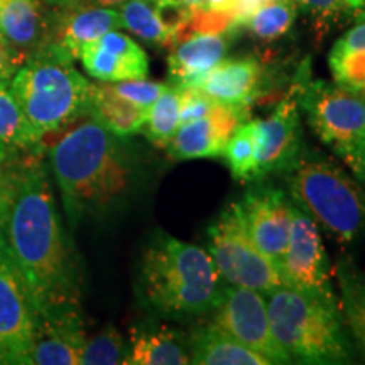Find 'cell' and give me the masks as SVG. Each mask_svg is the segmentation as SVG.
Instances as JSON below:
<instances>
[{
    "label": "cell",
    "instance_id": "cell-20",
    "mask_svg": "<svg viewBox=\"0 0 365 365\" xmlns=\"http://www.w3.org/2000/svg\"><path fill=\"white\" fill-rule=\"evenodd\" d=\"M86 341L81 309L38 318L29 365H78Z\"/></svg>",
    "mask_w": 365,
    "mask_h": 365
},
{
    "label": "cell",
    "instance_id": "cell-29",
    "mask_svg": "<svg viewBox=\"0 0 365 365\" xmlns=\"http://www.w3.org/2000/svg\"><path fill=\"white\" fill-rule=\"evenodd\" d=\"M180 108H181V90L180 86L168 83V88L161 97L150 107L148 120L143 127L145 139L158 148L166 149L168 144L180 129Z\"/></svg>",
    "mask_w": 365,
    "mask_h": 365
},
{
    "label": "cell",
    "instance_id": "cell-15",
    "mask_svg": "<svg viewBox=\"0 0 365 365\" xmlns=\"http://www.w3.org/2000/svg\"><path fill=\"white\" fill-rule=\"evenodd\" d=\"M120 27V14L113 7L86 2L54 7L51 41L44 49L75 61L80 58L83 46L102 38L108 31H117Z\"/></svg>",
    "mask_w": 365,
    "mask_h": 365
},
{
    "label": "cell",
    "instance_id": "cell-10",
    "mask_svg": "<svg viewBox=\"0 0 365 365\" xmlns=\"http://www.w3.org/2000/svg\"><path fill=\"white\" fill-rule=\"evenodd\" d=\"M212 313V325L234 336L240 344L262 354L271 364L291 362L282 346L274 339L267 317V301L262 293L227 284L220 286Z\"/></svg>",
    "mask_w": 365,
    "mask_h": 365
},
{
    "label": "cell",
    "instance_id": "cell-1",
    "mask_svg": "<svg viewBox=\"0 0 365 365\" xmlns=\"http://www.w3.org/2000/svg\"><path fill=\"white\" fill-rule=\"evenodd\" d=\"M4 237L38 318L81 309V267L38 154L22 163Z\"/></svg>",
    "mask_w": 365,
    "mask_h": 365
},
{
    "label": "cell",
    "instance_id": "cell-40",
    "mask_svg": "<svg viewBox=\"0 0 365 365\" xmlns=\"http://www.w3.org/2000/svg\"><path fill=\"white\" fill-rule=\"evenodd\" d=\"M16 153H17L16 149L9 148L7 144L0 143V168H4L6 164L11 163L12 159H16V158H14V154H16Z\"/></svg>",
    "mask_w": 365,
    "mask_h": 365
},
{
    "label": "cell",
    "instance_id": "cell-24",
    "mask_svg": "<svg viewBox=\"0 0 365 365\" xmlns=\"http://www.w3.org/2000/svg\"><path fill=\"white\" fill-rule=\"evenodd\" d=\"M328 66L336 85L365 100V16L335 41Z\"/></svg>",
    "mask_w": 365,
    "mask_h": 365
},
{
    "label": "cell",
    "instance_id": "cell-41",
    "mask_svg": "<svg viewBox=\"0 0 365 365\" xmlns=\"http://www.w3.org/2000/svg\"><path fill=\"white\" fill-rule=\"evenodd\" d=\"M86 4H93V6H102V7H118L127 0H83Z\"/></svg>",
    "mask_w": 365,
    "mask_h": 365
},
{
    "label": "cell",
    "instance_id": "cell-32",
    "mask_svg": "<svg viewBox=\"0 0 365 365\" xmlns=\"http://www.w3.org/2000/svg\"><path fill=\"white\" fill-rule=\"evenodd\" d=\"M130 346L113 325H107L91 339H86L80 355L81 365L125 364Z\"/></svg>",
    "mask_w": 365,
    "mask_h": 365
},
{
    "label": "cell",
    "instance_id": "cell-30",
    "mask_svg": "<svg viewBox=\"0 0 365 365\" xmlns=\"http://www.w3.org/2000/svg\"><path fill=\"white\" fill-rule=\"evenodd\" d=\"M296 4L312 17L318 36H325L333 27L365 16V0H296Z\"/></svg>",
    "mask_w": 365,
    "mask_h": 365
},
{
    "label": "cell",
    "instance_id": "cell-14",
    "mask_svg": "<svg viewBox=\"0 0 365 365\" xmlns=\"http://www.w3.org/2000/svg\"><path fill=\"white\" fill-rule=\"evenodd\" d=\"M247 115L249 108L215 103L205 117L180 125L168 144V154L175 161L222 158L230 135L247 120Z\"/></svg>",
    "mask_w": 365,
    "mask_h": 365
},
{
    "label": "cell",
    "instance_id": "cell-35",
    "mask_svg": "<svg viewBox=\"0 0 365 365\" xmlns=\"http://www.w3.org/2000/svg\"><path fill=\"white\" fill-rule=\"evenodd\" d=\"M181 90V108L180 125L202 118L215 107V102L205 95L200 88H180Z\"/></svg>",
    "mask_w": 365,
    "mask_h": 365
},
{
    "label": "cell",
    "instance_id": "cell-43",
    "mask_svg": "<svg viewBox=\"0 0 365 365\" xmlns=\"http://www.w3.org/2000/svg\"><path fill=\"white\" fill-rule=\"evenodd\" d=\"M43 2H46L51 7H66V6H73V4L83 2V0H43Z\"/></svg>",
    "mask_w": 365,
    "mask_h": 365
},
{
    "label": "cell",
    "instance_id": "cell-28",
    "mask_svg": "<svg viewBox=\"0 0 365 365\" xmlns=\"http://www.w3.org/2000/svg\"><path fill=\"white\" fill-rule=\"evenodd\" d=\"M298 11L296 0H272L250 14L242 27H245L249 34L261 43H274L289 33L298 17Z\"/></svg>",
    "mask_w": 365,
    "mask_h": 365
},
{
    "label": "cell",
    "instance_id": "cell-12",
    "mask_svg": "<svg viewBox=\"0 0 365 365\" xmlns=\"http://www.w3.org/2000/svg\"><path fill=\"white\" fill-rule=\"evenodd\" d=\"M240 225L254 245L279 267L293 225V202L274 186H255L232 203Z\"/></svg>",
    "mask_w": 365,
    "mask_h": 365
},
{
    "label": "cell",
    "instance_id": "cell-4",
    "mask_svg": "<svg viewBox=\"0 0 365 365\" xmlns=\"http://www.w3.org/2000/svg\"><path fill=\"white\" fill-rule=\"evenodd\" d=\"M266 296L271 331L291 362H352L354 349L345 333L340 304L289 286Z\"/></svg>",
    "mask_w": 365,
    "mask_h": 365
},
{
    "label": "cell",
    "instance_id": "cell-26",
    "mask_svg": "<svg viewBox=\"0 0 365 365\" xmlns=\"http://www.w3.org/2000/svg\"><path fill=\"white\" fill-rule=\"evenodd\" d=\"M335 277L340 286L339 303L345 328H349L357 349L365 355V272L352 259L344 257L336 262Z\"/></svg>",
    "mask_w": 365,
    "mask_h": 365
},
{
    "label": "cell",
    "instance_id": "cell-5",
    "mask_svg": "<svg viewBox=\"0 0 365 365\" xmlns=\"http://www.w3.org/2000/svg\"><path fill=\"white\" fill-rule=\"evenodd\" d=\"M289 198L340 245L365 235V190L333 159L299 153L284 171Z\"/></svg>",
    "mask_w": 365,
    "mask_h": 365
},
{
    "label": "cell",
    "instance_id": "cell-33",
    "mask_svg": "<svg viewBox=\"0 0 365 365\" xmlns=\"http://www.w3.org/2000/svg\"><path fill=\"white\" fill-rule=\"evenodd\" d=\"M112 90L122 98L139 105V107L150 110L153 103L161 97V93L168 88V83H159V81H149L145 78L140 80H124L110 83Z\"/></svg>",
    "mask_w": 365,
    "mask_h": 365
},
{
    "label": "cell",
    "instance_id": "cell-21",
    "mask_svg": "<svg viewBox=\"0 0 365 365\" xmlns=\"http://www.w3.org/2000/svg\"><path fill=\"white\" fill-rule=\"evenodd\" d=\"M230 33H196L171 48L168 70L173 85L196 88L207 73L225 58Z\"/></svg>",
    "mask_w": 365,
    "mask_h": 365
},
{
    "label": "cell",
    "instance_id": "cell-16",
    "mask_svg": "<svg viewBox=\"0 0 365 365\" xmlns=\"http://www.w3.org/2000/svg\"><path fill=\"white\" fill-rule=\"evenodd\" d=\"M78 59L91 78L105 83L140 80L149 73V58L144 49L130 36L118 31H108L83 46Z\"/></svg>",
    "mask_w": 365,
    "mask_h": 365
},
{
    "label": "cell",
    "instance_id": "cell-13",
    "mask_svg": "<svg viewBox=\"0 0 365 365\" xmlns=\"http://www.w3.org/2000/svg\"><path fill=\"white\" fill-rule=\"evenodd\" d=\"M307 73H299L271 115L255 120V180L284 173L299 156V86Z\"/></svg>",
    "mask_w": 365,
    "mask_h": 365
},
{
    "label": "cell",
    "instance_id": "cell-3",
    "mask_svg": "<svg viewBox=\"0 0 365 365\" xmlns=\"http://www.w3.org/2000/svg\"><path fill=\"white\" fill-rule=\"evenodd\" d=\"M220 286L207 250L164 232L150 237L140 257L139 294L153 312L170 318L210 313Z\"/></svg>",
    "mask_w": 365,
    "mask_h": 365
},
{
    "label": "cell",
    "instance_id": "cell-2",
    "mask_svg": "<svg viewBox=\"0 0 365 365\" xmlns=\"http://www.w3.org/2000/svg\"><path fill=\"white\" fill-rule=\"evenodd\" d=\"M49 164L71 225L122 207L139 176L124 137L93 115L80 118L63 132L49 149Z\"/></svg>",
    "mask_w": 365,
    "mask_h": 365
},
{
    "label": "cell",
    "instance_id": "cell-17",
    "mask_svg": "<svg viewBox=\"0 0 365 365\" xmlns=\"http://www.w3.org/2000/svg\"><path fill=\"white\" fill-rule=\"evenodd\" d=\"M117 11L124 29L159 48L180 43L193 14L180 0H127Z\"/></svg>",
    "mask_w": 365,
    "mask_h": 365
},
{
    "label": "cell",
    "instance_id": "cell-38",
    "mask_svg": "<svg viewBox=\"0 0 365 365\" xmlns=\"http://www.w3.org/2000/svg\"><path fill=\"white\" fill-rule=\"evenodd\" d=\"M349 168L354 171V175L357 176L360 185L365 186V143L362 144V148H360L355 161L350 164Z\"/></svg>",
    "mask_w": 365,
    "mask_h": 365
},
{
    "label": "cell",
    "instance_id": "cell-37",
    "mask_svg": "<svg viewBox=\"0 0 365 365\" xmlns=\"http://www.w3.org/2000/svg\"><path fill=\"white\" fill-rule=\"evenodd\" d=\"M269 2H272V0H235V7H234L235 31L244 26V22L249 19L250 14L257 11L259 7L266 6Z\"/></svg>",
    "mask_w": 365,
    "mask_h": 365
},
{
    "label": "cell",
    "instance_id": "cell-11",
    "mask_svg": "<svg viewBox=\"0 0 365 365\" xmlns=\"http://www.w3.org/2000/svg\"><path fill=\"white\" fill-rule=\"evenodd\" d=\"M279 271L284 286L307 291V293L340 304L331 284L330 266H328L319 227L294 203L289 242H287Z\"/></svg>",
    "mask_w": 365,
    "mask_h": 365
},
{
    "label": "cell",
    "instance_id": "cell-6",
    "mask_svg": "<svg viewBox=\"0 0 365 365\" xmlns=\"http://www.w3.org/2000/svg\"><path fill=\"white\" fill-rule=\"evenodd\" d=\"M9 86L41 143L90 115L93 83L49 49L27 59Z\"/></svg>",
    "mask_w": 365,
    "mask_h": 365
},
{
    "label": "cell",
    "instance_id": "cell-22",
    "mask_svg": "<svg viewBox=\"0 0 365 365\" xmlns=\"http://www.w3.org/2000/svg\"><path fill=\"white\" fill-rule=\"evenodd\" d=\"M127 365H186L190 364L188 339L164 325L135 327L130 331Z\"/></svg>",
    "mask_w": 365,
    "mask_h": 365
},
{
    "label": "cell",
    "instance_id": "cell-36",
    "mask_svg": "<svg viewBox=\"0 0 365 365\" xmlns=\"http://www.w3.org/2000/svg\"><path fill=\"white\" fill-rule=\"evenodd\" d=\"M22 66L19 61V56L14 53V49L9 46V43L0 34V81L2 83H11L12 76L16 71Z\"/></svg>",
    "mask_w": 365,
    "mask_h": 365
},
{
    "label": "cell",
    "instance_id": "cell-23",
    "mask_svg": "<svg viewBox=\"0 0 365 365\" xmlns=\"http://www.w3.org/2000/svg\"><path fill=\"white\" fill-rule=\"evenodd\" d=\"M190 364L196 365H269L262 354L240 344L212 323L195 328L188 339Z\"/></svg>",
    "mask_w": 365,
    "mask_h": 365
},
{
    "label": "cell",
    "instance_id": "cell-7",
    "mask_svg": "<svg viewBox=\"0 0 365 365\" xmlns=\"http://www.w3.org/2000/svg\"><path fill=\"white\" fill-rule=\"evenodd\" d=\"M299 86V108L323 144L350 166L365 143V100L336 83L309 81Z\"/></svg>",
    "mask_w": 365,
    "mask_h": 365
},
{
    "label": "cell",
    "instance_id": "cell-25",
    "mask_svg": "<svg viewBox=\"0 0 365 365\" xmlns=\"http://www.w3.org/2000/svg\"><path fill=\"white\" fill-rule=\"evenodd\" d=\"M90 115L98 118L108 130L118 137L139 134L148 120L149 110L122 98L112 90L110 83H93Z\"/></svg>",
    "mask_w": 365,
    "mask_h": 365
},
{
    "label": "cell",
    "instance_id": "cell-9",
    "mask_svg": "<svg viewBox=\"0 0 365 365\" xmlns=\"http://www.w3.org/2000/svg\"><path fill=\"white\" fill-rule=\"evenodd\" d=\"M38 313L4 234L0 235V364L26 365L34 345Z\"/></svg>",
    "mask_w": 365,
    "mask_h": 365
},
{
    "label": "cell",
    "instance_id": "cell-19",
    "mask_svg": "<svg viewBox=\"0 0 365 365\" xmlns=\"http://www.w3.org/2000/svg\"><path fill=\"white\" fill-rule=\"evenodd\" d=\"M264 78L266 71L259 58H223L207 73L196 88L202 90L215 103L249 108V105L262 95Z\"/></svg>",
    "mask_w": 365,
    "mask_h": 365
},
{
    "label": "cell",
    "instance_id": "cell-27",
    "mask_svg": "<svg viewBox=\"0 0 365 365\" xmlns=\"http://www.w3.org/2000/svg\"><path fill=\"white\" fill-rule=\"evenodd\" d=\"M0 143L24 153H39L41 139L36 135L9 83L0 81Z\"/></svg>",
    "mask_w": 365,
    "mask_h": 365
},
{
    "label": "cell",
    "instance_id": "cell-18",
    "mask_svg": "<svg viewBox=\"0 0 365 365\" xmlns=\"http://www.w3.org/2000/svg\"><path fill=\"white\" fill-rule=\"evenodd\" d=\"M54 7L43 0H0V34L22 65L51 41Z\"/></svg>",
    "mask_w": 365,
    "mask_h": 365
},
{
    "label": "cell",
    "instance_id": "cell-42",
    "mask_svg": "<svg viewBox=\"0 0 365 365\" xmlns=\"http://www.w3.org/2000/svg\"><path fill=\"white\" fill-rule=\"evenodd\" d=\"M185 7H188L190 11H205V0H180Z\"/></svg>",
    "mask_w": 365,
    "mask_h": 365
},
{
    "label": "cell",
    "instance_id": "cell-34",
    "mask_svg": "<svg viewBox=\"0 0 365 365\" xmlns=\"http://www.w3.org/2000/svg\"><path fill=\"white\" fill-rule=\"evenodd\" d=\"M21 170L22 163L16 161V159H12L6 166L0 168V235L4 234L14 198H16Z\"/></svg>",
    "mask_w": 365,
    "mask_h": 365
},
{
    "label": "cell",
    "instance_id": "cell-39",
    "mask_svg": "<svg viewBox=\"0 0 365 365\" xmlns=\"http://www.w3.org/2000/svg\"><path fill=\"white\" fill-rule=\"evenodd\" d=\"M235 7V0H205V11L232 12Z\"/></svg>",
    "mask_w": 365,
    "mask_h": 365
},
{
    "label": "cell",
    "instance_id": "cell-31",
    "mask_svg": "<svg viewBox=\"0 0 365 365\" xmlns=\"http://www.w3.org/2000/svg\"><path fill=\"white\" fill-rule=\"evenodd\" d=\"M222 158L235 180L255 181V120H245L237 127Z\"/></svg>",
    "mask_w": 365,
    "mask_h": 365
},
{
    "label": "cell",
    "instance_id": "cell-8",
    "mask_svg": "<svg viewBox=\"0 0 365 365\" xmlns=\"http://www.w3.org/2000/svg\"><path fill=\"white\" fill-rule=\"evenodd\" d=\"M210 255L218 274L228 284L271 293L284 286L279 267L261 252L240 225L234 207H228L208 227Z\"/></svg>",
    "mask_w": 365,
    "mask_h": 365
}]
</instances>
